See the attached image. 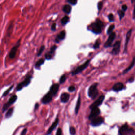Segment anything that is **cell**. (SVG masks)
I'll return each instance as SVG.
<instances>
[{
  "label": "cell",
  "instance_id": "d6a6232c",
  "mask_svg": "<svg viewBox=\"0 0 135 135\" xmlns=\"http://www.w3.org/2000/svg\"><path fill=\"white\" fill-rule=\"evenodd\" d=\"M100 45V41L97 40V41H96V42H95L94 45H93V49H98V48L99 47Z\"/></svg>",
  "mask_w": 135,
  "mask_h": 135
},
{
  "label": "cell",
  "instance_id": "ffe728a7",
  "mask_svg": "<svg viewBox=\"0 0 135 135\" xmlns=\"http://www.w3.org/2000/svg\"><path fill=\"white\" fill-rule=\"evenodd\" d=\"M70 95L67 93H63L60 96L61 101L63 103H66L68 101L69 99Z\"/></svg>",
  "mask_w": 135,
  "mask_h": 135
},
{
  "label": "cell",
  "instance_id": "7a4b0ae2",
  "mask_svg": "<svg viewBox=\"0 0 135 135\" xmlns=\"http://www.w3.org/2000/svg\"><path fill=\"white\" fill-rule=\"evenodd\" d=\"M32 78L33 77L32 75H28L27 76H26V79H25L23 81L21 82L20 83L17 84V88H16L17 91H19L21 90L24 87H26L28 86L29 84L31 83Z\"/></svg>",
  "mask_w": 135,
  "mask_h": 135
},
{
  "label": "cell",
  "instance_id": "277c9868",
  "mask_svg": "<svg viewBox=\"0 0 135 135\" xmlns=\"http://www.w3.org/2000/svg\"><path fill=\"white\" fill-rule=\"evenodd\" d=\"M134 133V130L129 128L128 126L125 124L122 126L119 130V134L120 135H128Z\"/></svg>",
  "mask_w": 135,
  "mask_h": 135
},
{
  "label": "cell",
  "instance_id": "8992f818",
  "mask_svg": "<svg viewBox=\"0 0 135 135\" xmlns=\"http://www.w3.org/2000/svg\"><path fill=\"white\" fill-rule=\"evenodd\" d=\"M89 63H90V60L86 61L83 64H82V65H80L79 67H77L73 71L71 72V74L73 75H74L80 73L88 67Z\"/></svg>",
  "mask_w": 135,
  "mask_h": 135
},
{
  "label": "cell",
  "instance_id": "d6986e66",
  "mask_svg": "<svg viewBox=\"0 0 135 135\" xmlns=\"http://www.w3.org/2000/svg\"><path fill=\"white\" fill-rule=\"evenodd\" d=\"M131 32H132V29H130V30L128 32L127 34H126V39L125 46V50H124V51L125 52H126V51H127L128 44V42H129V41L130 40V36H131Z\"/></svg>",
  "mask_w": 135,
  "mask_h": 135
},
{
  "label": "cell",
  "instance_id": "ac0fdd59",
  "mask_svg": "<svg viewBox=\"0 0 135 135\" xmlns=\"http://www.w3.org/2000/svg\"><path fill=\"white\" fill-rule=\"evenodd\" d=\"M65 31H62L60 32L58 35L57 36L55 41L57 43H59L60 41H62L65 39Z\"/></svg>",
  "mask_w": 135,
  "mask_h": 135
},
{
  "label": "cell",
  "instance_id": "d4e9b609",
  "mask_svg": "<svg viewBox=\"0 0 135 135\" xmlns=\"http://www.w3.org/2000/svg\"><path fill=\"white\" fill-rule=\"evenodd\" d=\"M63 11L65 13L69 14L71 11V7L69 5H65L63 8Z\"/></svg>",
  "mask_w": 135,
  "mask_h": 135
},
{
  "label": "cell",
  "instance_id": "f35d334b",
  "mask_svg": "<svg viewBox=\"0 0 135 135\" xmlns=\"http://www.w3.org/2000/svg\"><path fill=\"white\" fill-rule=\"evenodd\" d=\"M27 131V128H24L23 129V130L21 132V135H26V133Z\"/></svg>",
  "mask_w": 135,
  "mask_h": 135
},
{
  "label": "cell",
  "instance_id": "4fadbf2b",
  "mask_svg": "<svg viewBox=\"0 0 135 135\" xmlns=\"http://www.w3.org/2000/svg\"><path fill=\"white\" fill-rule=\"evenodd\" d=\"M59 122V118L58 117H57V118L56 119H55L54 122H53V123H52V125L51 126V127L49 128V129L48 130L47 132H46V135H49L52 133V132L53 131L54 129L57 127V126L58 125Z\"/></svg>",
  "mask_w": 135,
  "mask_h": 135
},
{
  "label": "cell",
  "instance_id": "5bb4252c",
  "mask_svg": "<svg viewBox=\"0 0 135 135\" xmlns=\"http://www.w3.org/2000/svg\"><path fill=\"white\" fill-rule=\"evenodd\" d=\"M120 41H118L114 44L113 46V49L112 50L111 53L113 55H117L120 51Z\"/></svg>",
  "mask_w": 135,
  "mask_h": 135
},
{
  "label": "cell",
  "instance_id": "83f0119b",
  "mask_svg": "<svg viewBox=\"0 0 135 135\" xmlns=\"http://www.w3.org/2000/svg\"><path fill=\"white\" fill-rule=\"evenodd\" d=\"M115 25L113 24V25H111L109 27V28L108 29V30H107V34H110L111 33L113 32V30L115 29Z\"/></svg>",
  "mask_w": 135,
  "mask_h": 135
},
{
  "label": "cell",
  "instance_id": "bcb514c9",
  "mask_svg": "<svg viewBox=\"0 0 135 135\" xmlns=\"http://www.w3.org/2000/svg\"><path fill=\"white\" fill-rule=\"evenodd\" d=\"M135 1V0H131V2L132 3H133V2Z\"/></svg>",
  "mask_w": 135,
  "mask_h": 135
},
{
  "label": "cell",
  "instance_id": "4dcf8cb0",
  "mask_svg": "<svg viewBox=\"0 0 135 135\" xmlns=\"http://www.w3.org/2000/svg\"><path fill=\"white\" fill-rule=\"evenodd\" d=\"M44 49H45V46H44V45H42V46H41V47L40 48V50H39V51L38 52L37 56H38V57L40 56L42 54V52H43V51H44Z\"/></svg>",
  "mask_w": 135,
  "mask_h": 135
},
{
  "label": "cell",
  "instance_id": "7bdbcfd3",
  "mask_svg": "<svg viewBox=\"0 0 135 135\" xmlns=\"http://www.w3.org/2000/svg\"><path fill=\"white\" fill-rule=\"evenodd\" d=\"M127 6L126 5H123L122 6V9L123 11H126L127 10Z\"/></svg>",
  "mask_w": 135,
  "mask_h": 135
},
{
  "label": "cell",
  "instance_id": "3957f363",
  "mask_svg": "<svg viewBox=\"0 0 135 135\" xmlns=\"http://www.w3.org/2000/svg\"><path fill=\"white\" fill-rule=\"evenodd\" d=\"M98 85V83H95L91 85L89 88L88 96L92 99H95L98 95V91L97 89Z\"/></svg>",
  "mask_w": 135,
  "mask_h": 135
},
{
  "label": "cell",
  "instance_id": "7c38bea8",
  "mask_svg": "<svg viewBox=\"0 0 135 135\" xmlns=\"http://www.w3.org/2000/svg\"><path fill=\"white\" fill-rule=\"evenodd\" d=\"M104 99H105V96L102 95L100 96V97L98 98L95 102H93V104L91 105L90 107V109H92L93 108H97V107H98V106H100V105L102 104V102L104 101Z\"/></svg>",
  "mask_w": 135,
  "mask_h": 135
},
{
  "label": "cell",
  "instance_id": "4316f807",
  "mask_svg": "<svg viewBox=\"0 0 135 135\" xmlns=\"http://www.w3.org/2000/svg\"><path fill=\"white\" fill-rule=\"evenodd\" d=\"M69 20V17L68 16H65L61 20V22L62 25H65L67 23Z\"/></svg>",
  "mask_w": 135,
  "mask_h": 135
},
{
  "label": "cell",
  "instance_id": "603a6c76",
  "mask_svg": "<svg viewBox=\"0 0 135 135\" xmlns=\"http://www.w3.org/2000/svg\"><path fill=\"white\" fill-rule=\"evenodd\" d=\"M44 59H40L36 62L35 65V68L36 69H40L41 66L43 65L44 63Z\"/></svg>",
  "mask_w": 135,
  "mask_h": 135
},
{
  "label": "cell",
  "instance_id": "b9f144b4",
  "mask_svg": "<svg viewBox=\"0 0 135 135\" xmlns=\"http://www.w3.org/2000/svg\"><path fill=\"white\" fill-rule=\"evenodd\" d=\"M39 104L38 103H36L35 105H34V111H36L39 108Z\"/></svg>",
  "mask_w": 135,
  "mask_h": 135
},
{
  "label": "cell",
  "instance_id": "ee69618b",
  "mask_svg": "<svg viewBox=\"0 0 135 135\" xmlns=\"http://www.w3.org/2000/svg\"><path fill=\"white\" fill-rule=\"evenodd\" d=\"M133 19H135V4L134 6V12H133Z\"/></svg>",
  "mask_w": 135,
  "mask_h": 135
},
{
  "label": "cell",
  "instance_id": "1f68e13d",
  "mask_svg": "<svg viewBox=\"0 0 135 135\" xmlns=\"http://www.w3.org/2000/svg\"><path fill=\"white\" fill-rule=\"evenodd\" d=\"M65 80H66V76L65 74H63L60 77V80H59V82H60V83H63L65 82Z\"/></svg>",
  "mask_w": 135,
  "mask_h": 135
},
{
  "label": "cell",
  "instance_id": "8fae6325",
  "mask_svg": "<svg viewBox=\"0 0 135 135\" xmlns=\"http://www.w3.org/2000/svg\"><path fill=\"white\" fill-rule=\"evenodd\" d=\"M91 109V111L90 115H89V119L91 120L92 119L98 116V115L100 113V110L98 107H97V108H93Z\"/></svg>",
  "mask_w": 135,
  "mask_h": 135
},
{
  "label": "cell",
  "instance_id": "f546056e",
  "mask_svg": "<svg viewBox=\"0 0 135 135\" xmlns=\"http://www.w3.org/2000/svg\"><path fill=\"white\" fill-rule=\"evenodd\" d=\"M118 14L119 16L120 20H122L125 15V12L123 11H121V10L118 11Z\"/></svg>",
  "mask_w": 135,
  "mask_h": 135
},
{
  "label": "cell",
  "instance_id": "74e56055",
  "mask_svg": "<svg viewBox=\"0 0 135 135\" xmlns=\"http://www.w3.org/2000/svg\"><path fill=\"white\" fill-rule=\"evenodd\" d=\"M102 6H103V3H102V2H99V3H98V10H99V11L101 10V9L102 8Z\"/></svg>",
  "mask_w": 135,
  "mask_h": 135
},
{
  "label": "cell",
  "instance_id": "e0dca14e",
  "mask_svg": "<svg viewBox=\"0 0 135 135\" xmlns=\"http://www.w3.org/2000/svg\"><path fill=\"white\" fill-rule=\"evenodd\" d=\"M124 89V85L122 82H118V83L114 84L113 87V90L116 92H118Z\"/></svg>",
  "mask_w": 135,
  "mask_h": 135
},
{
  "label": "cell",
  "instance_id": "7402d4cb",
  "mask_svg": "<svg viewBox=\"0 0 135 135\" xmlns=\"http://www.w3.org/2000/svg\"><path fill=\"white\" fill-rule=\"evenodd\" d=\"M80 105H81V98H80V96H79L78 99L77 100L76 106H75V112L76 114L78 113L80 107Z\"/></svg>",
  "mask_w": 135,
  "mask_h": 135
},
{
  "label": "cell",
  "instance_id": "2e32d148",
  "mask_svg": "<svg viewBox=\"0 0 135 135\" xmlns=\"http://www.w3.org/2000/svg\"><path fill=\"white\" fill-rule=\"evenodd\" d=\"M59 89V84L58 83H55L51 86V87L50 88L49 92L53 96H54L57 93H58Z\"/></svg>",
  "mask_w": 135,
  "mask_h": 135
},
{
  "label": "cell",
  "instance_id": "8d00e7d4",
  "mask_svg": "<svg viewBox=\"0 0 135 135\" xmlns=\"http://www.w3.org/2000/svg\"><path fill=\"white\" fill-rule=\"evenodd\" d=\"M75 90V88L74 86H70L68 88V91H69V92H74Z\"/></svg>",
  "mask_w": 135,
  "mask_h": 135
},
{
  "label": "cell",
  "instance_id": "52a82bcc",
  "mask_svg": "<svg viewBox=\"0 0 135 135\" xmlns=\"http://www.w3.org/2000/svg\"><path fill=\"white\" fill-rule=\"evenodd\" d=\"M21 40V39H20L18 40L17 43H16V44L11 49L10 53H9V58L10 59H12L15 58L16 54H17V52L18 50V48H19L20 45Z\"/></svg>",
  "mask_w": 135,
  "mask_h": 135
},
{
  "label": "cell",
  "instance_id": "5b68a950",
  "mask_svg": "<svg viewBox=\"0 0 135 135\" xmlns=\"http://www.w3.org/2000/svg\"><path fill=\"white\" fill-rule=\"evenodd\" d=\"M17 95H13L10 98L8 101L3 105L2 108V113H4L11 105H12L17 100Z\"/></svg>",
  "mask_w": 135,
  "mask_h": 135
},
{
  "label": "cell",
  "instance_id": "f1b7e54d",
  "mask_svg": "<svg viewBox=\"0 0 135 135\" xmlns=\"http://www.w3.org/2000/svg\"><path fill=\"white\" fill-rule=\"evenodd\" d=\"M13 87H14V85H12V86H11L10 88H9L8 90H7L6 91H5V92H4V93L3 94V95H2V97H5V96H7L8 94H9V93L10 92V91H11V90L13 89Z\"/></svg>",
  "mask_w": 135,
  "mask_h": 135
},
{
  "label": "cell",
  "instance_id": "9c48e42d",
  "mask_svg": "<svg viewBox=\"0 0 135 135\" xmlns=\"http://www.w3.org/2000/svg\"><path fill=\"white\" fill-rule=\"evenodd\" d=\"M53 97L54 96L51 93L48 92L47 94H45L43 96V97L42 98V100H41V101H42L43 104H49L52 101Z\"/></svg>",
  "mask_w": 135,
  "mask_h": 135
},
{
  "label": "cell",
  "instance_id": "9a60e30c",
  "mask_svg": "<svg viewBox=\"0 0 135 135\" xmlns=\"http://www.w3.org/2000/svg\"><path fill=\"white\" fill-rule=\"evenodd\" d=\"M56 49H57L56 45H53V46H52L51 48L50 51L45 54V58L47 60H51V59L52 58Z\"/></svg>",
  "mask_w": 135,
  "mask_h": 135
},
{
  "label": "cell",
  "instance_id": "e575fe53",
  "mask_svg": "<svg viewBox=\"0 0 135 135\" xmlns=\"http://www.w3.org/2000/svg\"><path fill=\"white\" fill-rule=\"evenodd\" d=\"M108 19L110 22L114 21V20H115L114 15L113 14H110L108 15Z\"/></svg>",
  "mask_w": 135,
  "mask_h": 135
},
{
  "label": "cell",
  "instance_id": "cb8c5ba5",
  "mask_svg": "<svg viewBox=\"0 0 135 135\" xmlns=\"http://www.w3.org/2000/svg\"><path fill=\"white\" fill-rule=\"evenodd\" d=\"M135 57H134V58L133 60H132L131 64H130L129 67H128L127 69H126L124 70V71H123V74H126V73H127V72H128L129 71L130 69H131L132 68H133V67H134V65H135Z\"/></svg>",
  "mask_w": 135,
  "mask_h": 135
},
{
  "label": "cell",
  "instance_id": "d590c367",
  "mask_svg": "<svg viewBox=\"0 0 135 135\" xmlns=\"http://www.w3.org/2000/svg\"><path fill=\"white\" fill-rule=\"evenodd\" d=\"M67 1L70 4H72V5H75L77 3L78 0H67Z\"/></svg>",
  "mask_w": 135,
  "mask_h": 135
},
{
  "label": "cell",
  "instance_id": "ab89813d",
  "mask_svg": "<svg viewBox=\"0 0 135 135\" xmlns=\"http://www.w3.org/2000/svg\"><path fill=\"white\" fill-rule=\"evenodd\" d=\"M62 129L59 128H58V130H57L56 135H62Z\"/></svg>",
  "mask_w": 135,
  "mask_h": 135
},
{
  "label": "cell",
  "instance_id": "30bf717a",
  "mask_svg": "<svg viewBox=\"0 0 135 135\" xmlns=\"http://www.w3.org/2000/svg\"><path fill=\"white\" fill-rule=\"evenodd\" d=\"M116 38V33L115 32H112L109 34V38L108 40L105 43L104 46L105 48H108L109 47H111L112 44V43L113 42V41L115 40Z\"/></svg>",
  "mask_w": 135,
  "mask_h": 135
},
{
  "label": "cell",
  "instance_id": "44dd1931",
  "mask_svg": "<svg viewBox=\"0 0 135 135\" xmlns=\"http://www.w3.org/2000/svg\"><path fill=\"white\" fill-rule=\"evenodd\" d=\"M13 26H14L13 22H11L10 23V24H9L8 31H7L6 36H7V37H8V38L10 37V36L11 35V33H12L13 29Z\"/></svg>",
  "mask_w": 135,
  "mask_h": 135
},
{
  "label": "cell",
  "instance_id": "836d02e7",
  "mask_svg": "<svg viewBox=\"0 0 135 135\" xmlns=\"http://www.w3.org/2000/svg\"><path fill=\"white\" fill-rule=\"evenodd\" d=\"M70 132L71 135H74L76 133V130H75V129L74 128V127H71L70 128Z\"/></svg>",
  "mask_w": 135,
  "mask_h": 135
},
{
  "label": "cell",
  "instance_id": "60d3db41",
  "mask_svg": "<svg viewBox=\"0 0 135 135\" xmlns=\"http://www.w3.org/2000/svg\"><path fill=\"white\" fill-rule=\"evenodd\" d=\"M51 30L52 31H56V23H53V24L52 25V26H51Z\"/></svg>",
  "mask_w": 135,
  "mask_h": 135
},
{
  "label": "cell",
  "instance_id": "f6af8a7d",
  "mask_svg": "<svg viewBox=\"0 0 135 135\" xmlns=\"http://www.w3.org/2000/svg\"><path fill=\"white\" fill-rule=\"evenodd\" d=\"M133 81H134V78H130L129 80V81L130 82H132Z\"/></svg>",
  "mask_w": 135,
  "mask_h": 135
},
{
  "label": "cell",
  "instance_id": "6da1fadb",
  "mask_svg": "<svg viewBox=\"0 0 135 135\" xmlns=\"http://www.w3.org/2000/svg\"><path fill=\"white\" fill-rule=\"evenodd\" d=\"M104 23L100 20H97L96 21L91 25V30L95 34H100L101 32Z\"/></svg>",
  "mask_w": 135,
  "mask_h": 135
},
{
  "label": "cell",
  "instance_id": "ba28073f",
  "mask_svg": "<svg viewBox=\"0 0 135 135\" xmlns=\"http://www.w3.org/2000/svg\"><path fill=\"white\" fill-rule=\"evenodd\" d=\"M104 120L102 117L100 116H97L91 120V125L93 126H98L104 122Z\"/></svg>",
  "mask_w": 135,
  "mask_h": 135
},
{
  "label": "cell",
  "instance_id": "484cf974",
  "mask_svg": "<svg viewBox=\"0 0 135 135\" xmlns=\"http://www.w3.org/2000/svg\"><path fill=\"white\" fill-rule=\"evenodd\" d=\"M13 111H14V108H11L9 109L5 114V118H9L11 117L13 113Z\"/></svg>",
  "mask_w": 135,
  "mask_h": 135
}]
</instances>
